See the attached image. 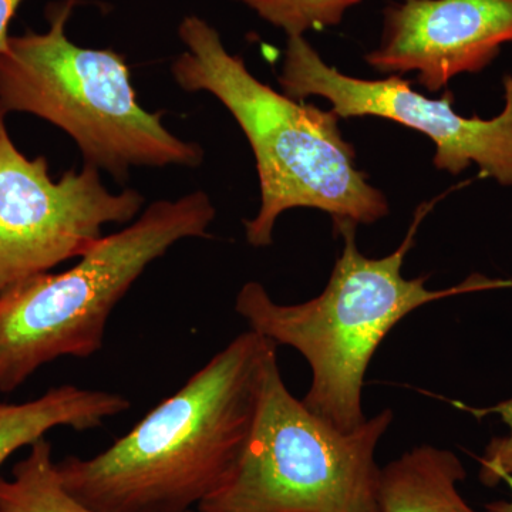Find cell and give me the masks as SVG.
Masks as SVG:
<instances>
[{
  "label": "cell",
  "instance_id": "6da1fadb",
  "mask_svg": "<svg viewBox=\"0 0 512 512\" xmlns=\"http://www.w3.org/2000/svg\"><path fill=\"white\" fill-rule=\"evenodd\" d=\"M275 349L241 333L109 448L59 461L64 487L99 512L197 511L237 466Z\"/></svg>",
  "mask_w": 512,
  "mask_h": 512
},
{
  "label": "cell",
  "instance_id": "7a4b0ae2",
  "mask_svg": "<svg viewBox=\"0 0 512 512\" xmlns=\"http://www.w3.org/2000/svg\"><path fill=\"white\" fill-rule=\"evenodd\" d=\"M178 36L185 50L171 64L175 83L184 92L210 93L220 100L254 153L261 205L245 221L249 245L269 247L279 217L293 208L326 212L333 224L369 225L389 215L387 198L357 167L355 148L340 133L338 114L259 82L200 16H185Z\"/></svg>",
  "mask_w": 512,
  "mask_h": 512
},
{
  "label": "cell",
  "instance_id": "3957f363",
  "mask_svg": "<svg viewBox=\"0 0 512 512\" xmlns=\"http://www.w3.org/2000/svg\"><path fill=\"white\" fill-rule=\"evenodd\" d=\"M433 205L426 202L417 208L400 247L383 258H367L359 251L355 222L333 224L343 239L342 254L328 285L311 301L275 302L265 286L254 281L238 292L235 311L249 330L305 357L312 383L302 402L336 429L352 431L367 419L363 410L367 369L383 340L407 315L450 296L512 285L473 275L463 284L436 291L427 288L430 275L404 278V259Z\"/></svg>",
  "mask_w": 512,
  "mask_h": 512
},
{
  "label": "cell",
  "instance_id": "277c9868",
  "mask_svg": "<svg viewBox=\"0 0 512 512\" xmlns=\"http://www.w3.org/2000/svg\"><path fill=\"white\" fill-rule=\"evenodd\" d=\"M74 3L50 10L46 32L10 36L0 55V114H32L60 128L84 164L120 183L131 168L198 167L204 150L171 133L164 113L141 106L126 57L69 39Z\"/></svg>",
  "mask_w": 512,
  "mask_h": 512
},
{
  "label": "cell",
  "instance_id": "5b68a950",
  "mask_svg": "<svg viewBox=\"0 0 512 512\" xmlns=\"http://www.w3.org/2000/svg\"><path fill=\"white\" fill-rule=\"evenodd\" d=\"M215 215L204 191L153 202L67 271L33 276L0 293V392H15L60 357L99 352L111 313L131 286L178 242L210 237Z\"/></svg>",
  "mask_w": 512,
  "mask_h": 512
},
{
  "label": "cell",
  "instance_id": "8992f818",
  "mask_svg": "<svg viewBox=\"0 0 512 512\" xmlns=\"http://www.w3.org/2000/svg\"><path fill=\"white\" fill-rule=\"evenodd\" d=\"M392 423L390 409L352 431L326 423L289 392L275 349L237 466L197 512H380L376 451Z\"/></svg>",
  "mask_w": 512,
  "mask_h": 512
},
{
  "label": "cell",
  "instance_id": "52a82bcc",
  "mask_svg": "<svg viewBox=\"0 0 512 512\" xmlns=\"http://www.w3.org/2000/svg\"><path fill=\"white\" fill-rule=\"evenodd\" d=\"M47 158H29L10 137L0 114V293L80 258L106 225H126L143 210L133 188L111 192L100 171L50 177Z\"/></svg>",
  "mask_w": 512,
  "mask_h": 512
},
{
  "label": "cell",
  "instance_id": "ba28073f",
  "mask_svg": "<svg viewBox=\"0 0 512 512\" xmlns=\"http://www.w3.org/2000/svg\"><path fill=\"white\" fill-rule=\"evenodd\" d=\"M291 99L318 96L342 119L380 117L413 128L434 143L437 170L458 175L476 164L483 177L512 187V73L503 79L504 109L494 119L463 117L453 94L429 99L400 76L363 80L329 66L305 36L288 37L278 79Z\"/></svg>",
  "mask_w": 512,
  "mask_h": 512
},
{
  "label": "cell",
  "instance_id": "9c48e42d",
  "mask_svg": "<svg viewBox=\"0 0 512 512\" xmlns=\"http://www.w3.org/2000/svg\"><path fill=\"white\" fill-rule=\"evenodd\" d=\"M512 43V0H400L384 9L379 46L365 60L383 74L416 73L429 92L477 74Z\"/></svg>",
  "mask_w": 512,
  "mask_h": 512
},
{
  "label": "cell",
  "instance_id": "30bf717a",
  "mask_svg": "<svg viewBox=\"0 0 512 512\" xmlns=\"http://www.w3.org/2000/svg\"><path fill=\"white\" fill-rule=\"evenodd\" d=\"M128 409L130 402L121 394L73 384L52 387L28 402L0 403V467L22 448L46 439L49 431L97 429Z\"/></svg>",
  "mask_w": 512,
  "mask_h": 512
},
{
  "label": "cell",
  "instance_id": "8fae6325",
  "mask_svg": "<svg viewBox=\"0 0 512 512\" xmlns=\"http://www.w3.org/2000/svg\"><path fill=\"white\" fill-rule=\"evenodd\" d=\"M466 477L453 451L414 447L382 467L380 512H491L476 510L461 495Z\"/></svg>",
  "mask_w": 512,
  "mask_h": 512
},
{
  "label": "cell",
  "instance_id": "7c38bea8",
  "mask_svg": "<svg viewBox=\"0 0 512 512\" xmlns=\"http://www.w3.org/2000/svg\"><path fill=\"white\" fill-rule=\"evenodd\" d=\"M0 512H99L77 500L60 478L53 447L36 441L15 464L12 476L0 477ZM197 512V511H190Z\"/></svg>",
  "mask_w": 512,
  "mask_h": 512
},
{
  "label": "cell",
  "instance_id": "4fadbf2b",
  "mask_svg": "<svg viewBox=\"0 0 512 512\" xmlns=\"http://www.w3.org/2000/svg\"><path fill=\"white\" fill-rule=\"evenodd\" d=\"M286 36L339 25L348 10L363 0H237Z\"/></svg>",
  "mask_w": 512,
  "mask_h": 512
},
{
  "label": "cell",
  "instance_id": "5bb4252c",
  "mask_svg": "<svg viewBox=\"0 0 512 512\" xmlns=\"http://www.w3.org/2000/svg\"><path fill=\"white\" fill-rule=\"evenodd\" d=\"M457 409L470 413L476 419H485L488 416H498L508 427L507 436L494 437L485 447L483 456L478 458V480L485 487H497L501 484V476H512V397L484 409L466 406L460 402H450Z\"/></svg>",
  "mask_w": 512,
  "mask_h": 512
},
{
  "label": "cell",
  "instance_id": "9a60e30c",
  "mask_svg": "<svg viewBox=\"0 0 512 512\" xmlns=\"http://www.w3.org/2000/svg\"><path fill=\"white\" fill-rule=\"evenodd\" d=\"M25 0H0V55L8 49L13 16Z\"/></svg>",
  "mask_w": 512,
  "mask_h": 512
},
{
  "label": "cell",
  "instance_id": "2e32d148",
  "mask_svg": "<svg viewBox=\"0 0 512 512\" xmlns=\"http://www.w3.org/2000/svg\"><path fill=\"white\" fill-rule=\"evenodd\" d=\"M501 483L507 484L510 488V498L508 500L493 501V503L485 504V510L491 512H512V476L511 474H504L501 476Z\"/></svg>",
  "mask_w": 512,
  "mask_h": 512
},
{
  "label": "cell",
  "instance_id": "e0dca14e",
  "mask_svg": "<svg viewBox=\"0 0 512 512\" xmlns=\"http://www.w3.org/2000/svg\"><path fill=\"white\" fill-rule=\"evenodd\" d=\"M74 2H76V0H74Z\"/></svg>",
  "mask_w": 512,
  "mask_h": 512
}]
</instances>
